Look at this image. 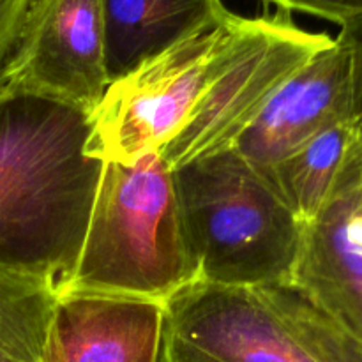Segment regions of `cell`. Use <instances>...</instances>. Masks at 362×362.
<instances>
[{
    "mask_svg": "<svg viewBox=\"0 0 362 362\" xmlns=\"http://www.w3.org/2000/svg\"><path fill=\"white\" fill-rule=\"evenodd\" d=\"M221 25L110 81L90 112L87 154L103 163L131 165L161 152L184 126L204 88Z\"/></svg>",
    "mask_w": 362,
    "mask_h": 362,
    "instance_id": "obj_6",
    "label": "cell"
},
{
    "mask_svg": "<svg viewBox=\"0 0 362 362\" xmlns=\"http://www.w3.org/2000/svg\"><path fill=\"white\" fill-rule=\"evenodd\" d=\"M32 0H0V88L4 81V71L11 59L21 25Z\"/></svg>",
    "mask_w": 362,
    "mask_h": 362,
    "instance_id": "obj_15",
    "label": "cell"
},
{
    "mask_svg": "<svg viewBox=\"0 0 362 362\" xmlns=\"http://www.w3.org/2000/svg\"><path fill=\"white\" fill-rule=\"evenodd\" d=\"M161 362H362V346L296 286L193 283L166 303Z\"/></svg>",
    "mask_w": 362,
    "mask_h": 362,
    "instance_id": "obj_4",
    "label": "cell"
},
{
    "mask_svg": "<svg viewBox=\"0 0 362 362\" xmlns=\"http://www.w3.org/2000/svg\"><path fill=\"white\" fill-rule=\"evenodd\" d=\"M197 283L173 172L159 152L131 165L103 163L90 221L62 292H101L168 303ZM60 292V293H62Z\"/></svg>",
    "mask_w": 362,
    "mask_h": 362,
    "instance_id": "obj_3",
    "label": "cell"
},
{
    "mask_svg": "<svg viewBox=\"0 0 362 362\" xmlns=\"http://www.w3.org/2000/svg\"><path fill=\"white\" fill-rule=\"evenodd\" d=\"M108 83L101 0H32L0 90L92 112Z\"/></svg>",
    "mask_w": 362,
    "mask_h": 362,
    "instance_id": "obj_7",
    "label": "cell"
},
{
    "mask_svg": "<svg viewBox=\"0 0 362 362\" xmlns=\"http://www.w3.org/2000/svg\"><path fill=\"white\" fill-rule=\"evenodd\" d=\"M166 304L101 292H62L42 362H161Z\"/></svg>",
    "mask_w": 362,
    "mask_h": 362,
    "instance_id": "obj_10",
    "label": "cell"
},
{
    "mask_svg": "<svg viewBox=\"0 0 362 362\" xmlns=\"http://www.w3.org/2000/svg\"><path fill=\"white\" fill-rule=\"evenodd\" d=\"M292 286L362 346V133L327 204L304 226Z\"/></svg>",
    "mask_w": 362,
    "mask_h": 362,
    "instance_id": "obj_9",
    "label": "cell"
},
{
    "mask_svg": "<svg viewBox=\"0 0 362 362\" xmlns=\"http://www.w3.org/2000/svg\"><path fill=\"white\" fill-rule=\"evenodd\" d=\"M59 296L52 279L0 264V362H42Z\"/></svg>",
    "mask_w": 362,
    "mask_h": 362,
    "instance_id": "obj_13",
    "label": "cell"
},
{
    "mask_svg": "<svg viewBox=\"0 0 362 362\" xmlns=\"http://www.w3.org/2000/svg\"><path fill=\"white\" fill-rule=\"evenodd\" d=\"M110 81L221 25L223 0H101Z\"/></svg>",
    "mask_w": 362,
    "mask_h": 362,
    "instance_id": "obj_11",
    "label": "cell"
},
{
    "mask_svg": "<svg viewBox=\"0 0 362 362\" xmlns=\"http://www.w3.org/2000/svg\"><path fill=\"white\" fill-rule=\"evenodd\" d=\"M339 34L345 35V37L349 39L354 46H356L357 53H359V57H361V62H362V16L357 18V20L350 21V23L343 25Z\"/></svg>",
    "mask_w": 362,
    "mask_h": 362,
    "instance_id": "obj_16",
    "label": "cell"
},
{
    "mask_svg": "<svg viewBox=\"0 0 362 362\" xmlns=\"http://www.w3.org/2000/svg\"><path fill=\"white\" fill-rule=\"evenodd\" d=\"M362 119V62L338 34L329 48L297 69L240 136L235 148L260 172L320 131Z\"/></svg>",
    "mask_w": 362,
    "mask_h": 362,
    "instance_id": "obj_8",
    "label": "cell"
},
{
    "mask_svg": "<svg viewBox=\"0 0 362 362\" xmlns=\"http://www.w3.org/2000/svg\"><path fill=\"white\" fill-rule=\"evenodd\" d=\"M173 172L197 283L292 286L304 225L235 147Z\"/></svg>",
    "mask_w": 362,
    "mask_h": 362,
    "instance_id": "obj_2",
    "label": "cell"
},
{
    "mask_svg": "<svg viewBox=\"0 0 362 362\" xmlns=\"http://www.w3.org/2000/svg\"><path fill=\"white\" fill-rule=\"evenodd\" d=\"M274 4L279 11L304 13L334 21L339 27L362 16V0H264Z\"/></svg>",
    "mask_w": 362,
    "mask_h": 362,
    "instance_id": "obj_14",
    "label": "cell"
},
{
    "mask_svg": "<svg viewBox=\"0 0 362 362\" xmlns=\"http://www.w3.org/2000/svg\"><path fill=\"white\" fill-rule=\"evenodd\" d=\"M332 42L325 32L304 30L286 11L230 14L189 117L159 152L166 165L175 170L235 147L279 87Z\"/></svg>",
    "mask_w": 362,
    "mask_h": 362,
    "instance_id": "obj_5",
    "label": "cell"
},
{
    "mask_svg": "<svg viewBox=\"0 0 362 362\" xmlns=\"http://www.w3.org/2000/svg\"><path fill=\"white\" fill-rule=\"evenodd\" d=\"M361 120L339 122L320 131L267 172H262L304 226L315 221L327 204L350 151L362 133Z\"/></svg>",
    "mask_w": 362,
    "mask_h": 362,
    "instance_id": "obj_12",
    "label": "cell"
},
{
    "mask_svg": "<svg viewBox=\"0 0 362 362\" xmlns=\"http://www.w3.org/2000/svg\"><path fill=\"white\" fill-rule=\"evenodd\" d=\"M361 126H362V120H361Z\"/></svg>",
    "mask_w": 362,
    "mask_h": 362,
    "instance_id": "obj_17",
    "label": "cell"
},
{
    "mask_svg": "<svg viewBox=\"0 0 362 362\" xmlns=\"http://www.w3.org/2000/svg\"><path fill=\"white\" fill-rule=\"evenodd\" d=\"M90 112L0 90V264L62 292L90 221L103 161L87 154Z\"/></svg>",
    "mask_w": 362,
    "mask_h": 362,
    "instance_id": "obj_1",
    "label": "cell"
}]
</instances>
